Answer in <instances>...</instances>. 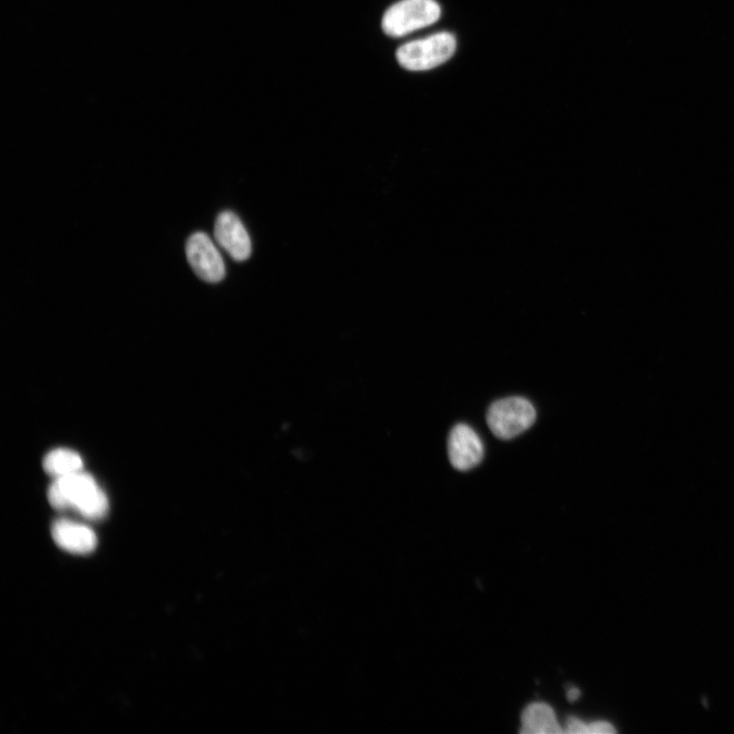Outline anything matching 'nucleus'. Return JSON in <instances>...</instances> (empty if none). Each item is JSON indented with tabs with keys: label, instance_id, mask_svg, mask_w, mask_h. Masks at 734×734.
Here are the masks:
<instances>
[{
	"label": "nucleus",
	"instance_id": "1",
	"mask_svg": "<svg viewBox=\"0 0 734 734\" xmlns=\"http://www.w3.org/2000/svg\"><path fill=\"white\" fill-rule=\"evenodd\" d=\"M49 503L57 509H75L90 519L107 514L109 501L95 480L84 471L56 479L48 490Z\"/></svg>",
	"mask_w": 734,
	"mask_h": 734
},
{
	"label": "nucleus",
	"instance_id": "2",
	"mask_svg": "<svg viewBox=\"0 0 734 734\" xmlns=\"http://www.w3.org/2000/svg\"><path fill=\"white\" fill-rule=\"evenodd\" d=\"M456 46L455 36L442 32L405 43L398 48L396 57L400 66L408 71H429L449 61L455 54Z\"/></svg>",
	"mask_w": 734,
	"mask_h": 734
},
{
	"label": "nucleus",
	"instance_id": "3",
	"mask_svg": "<svg viewBox=\"0 0 734 734\" xmlns=\"http://www.w3.org/2000/svg\"><path fill=\"white\" fill-rule=\"evenodd\" d=\"M534 405L521 397H509L494 402L487 413V423L495 437L511 440L528 431L536 422Z\"/></svg>",
	"mask_w": 734,
	"mask_h": 734
},
{
	"label": "nucleus",
	"instance_id": "4",
	"mask_svg": "<svg viewBox=\"0 0 734 734\" xmlns=\"http://www.w3.org/2000/svg\"><path fill=\"white\" fill-rule=\"evenodd\" d=\"M441 14L436 0H401L385 13L382 27L391 37H403L437 23Z\"/></svg>",
	"mask_w": 734,
	"mask_h": 734
},
{
	"label": "nucleus",
	"instance_id": "5",
	"mask_svg": "<svg viewBox=\"0 0 734 734\" xmlns=\"http://www.w3.org/2000/svg\"><path fill=\"white\" fill-rule=\"evenodd\" d=\"M186 255L190 267L201 280L219 283L226 277L223 257L205 233H195L187 240Z\"/></svg>",
	"mask_w": 734,
	"mask_h": 734
},
{
	"label": "nucleus",
	"instance_id": "6",
	"mask_svg": "<svg viewBox=\"0 0 734 734\" xmlns=\"http://www.w3.org/2000/svg\"><path fill=\"white\" fill-rule=\"evenodd\" d=\"M449 459L454 468L466 471L479 465L484 457V445L469 426H455L448 440Z\"/></svg>",
	"mask_w": 734,
	"mask_h": 734
},
{
	"label": "nucleus",
	"instance_id": "7",
	"mask_svg": "<svg viewBox=\"0 0 734 734\" xmlns=\"http://www.w3.org/2000/svg\"><path fill=\"white\" fill-rule=\"evenodd\" d=\"M215 237L234 260L245 261L250 257L252 245L249 234L234 213L224 212L218 217Z\"/></svg>",
	"mask_w": 734,
	"mask_h": 734
},
{
	"label": "nucleus",
	"instance_id": "8",
	"mask_svg": "<svg viewBox=\"0 0 734 734\" xmlns=\"http://www.w3.org/2000/svg\"><path fill=\"white\" fill-rule=\"evenodd\" d=\"M51 535L60 548L72 554H89L97 546V537L89 527L68 519L56 521Z\"/></svg>",
	"mask_w": 734,
	"mask_h": 734
},
{
	"label": "nucleus",
	"instance_id": "9",
	"mask_svg": "<svg viewBox=\"0 0 734 734\" xmlns=\"http://www.w3.org/2000/svg\"><path fill=\"white\" fill-rule=\"evenodd\" d=\"M521 723L520 733H564L557 721L554 710L545 703H533L524 709L521 715Z\"/></svg>",
	"mask_w": 734,
	"mask_h": 734
},
{
	"label": "nucleus",
	"instance_id": "10",
	"mask_svg": "<svg viewBox=\"0 0 734 734\" xmlns=\"http://www.w3.org/2000/svg\"><path fill=\"white\" fill-rule=\"evenodd\" d=\"M46 473L56 479L71 476L83 469L82 457L70 449H56L49 452L44 460Z\"/></svg>",
	"mask_w": 734,
	"mask_h": 734
},
{
	"label": "nucleus",
	"instance_id": "11",
	"mask_svg": "<svg viewBox=\"0 0 734 734\" xmlns=\"http://www.w3.org/2000/svg\"><path fill=\"white\" fill-rule=\"evenodd\" d=\"M564 733L588 734V724L576 717H569L566 721Z\"/></svg>",
	"mask_w": 734,
	"mask_h": 734
},
{
	"label": "nucleus",
	"instance_id": "12",
	"mask_svg": "<svg viewBox=\"0 0 734 734\" xmlns=\"http://www.w3.org/2000/svg\"><path fill=\"white\" fill-rule=\"evenodd\" d=\"M615 732L614 726L607 721H596L588 724L589 734H612Z\"/></svg>",
	"mask_w": 734,
	"mask_h": 734
},
{
	"label": "nucleus",
	"instance_id": "13",
	"mask_svg": "<svg viewBox=\"0 0 734 734\" xmlns=\"http://www.w3.org/2000/svg\"><path fill=\"white\" fill-rule=\"evenodd\" d=\"M580 697H581V691L578 688L571 687L567 691V699L570 702H574V701L578 700Z\"/></svg>",
	"mask_w": 734,
	"mask_h": 734
}]
</instances>
